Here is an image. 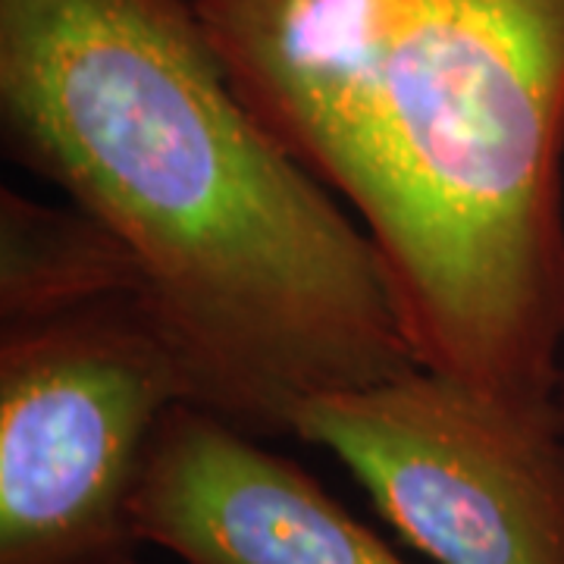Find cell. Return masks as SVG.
Instances as JSON below:
<instances>
[{
	"mask_svg": "<svg viewBox=\"0 0 564 564\" xmlns=\"http://www.w3.org/2000/svg\"><path fill=\"white\" fill-rule=\"evenodd\" d=\"M132 533L182 564H408L302 464L192 402L151 440Z\"/></svg>",
	"mask_w": 564,
	"mask_h": 564,
	"instance_id": "5",
	"label": "cell"
},
{
	"mask_svg": "<svg viewBox=\"0 0 564 564\" xmlns=\"http://www.w3.org/2000/svg\"><path fill=\"white\" fill-rule=\"evenodd\" d=\"M555 417L562 426L564 436V317H562V336H558V370H555Z\"/></svg>",
	"mask_w": 564,
	"mask_h": 564,
	"instance_id": "7",
	"label": "cell"
},
{
	"mask_svg": "<svg viewBox=\"0 0 564 564\" xmlns=\"http://www.w3.org/2000/svg\"><path fill=\"white\" fill-rule=\"evenodd\" d=\"M195 386L139 295L0 326V564L132 555L151 440Z\"/></svg>",
	"mask_w": 564,
	"mask_h": 564,
	"instance_id": "3",
	"label": "cell"
},
{
	"mask_svg": "<svg viewBox=\"0 0 564 564\" xmlns=\"http://www.w3.org/2000/svg\"><path fill=\"white\" fill-rule=\"evenodd\" d=\"M373 242L421 367L555 408L564 0H188Z\"/></svg>",
	"mask_w": 564,
	"mask_h": 564,
	"instance_id": "2",
	"label": "cell"
},
{
	"mask_svg": "<svg viewBox=\"0 0 564 564\" xmlns=\"http://www.w3.org/2000/svg\"><path fill=\"white\" fill-rule=\"evenodd\" d=\"M0 126L126 248L195 404L289 436L304 399L417 367L373 242L251 113L188 0H0Z\"/></svg>",
	"mask_w": 564,
	"mask_h": 564,
	"instance_id": "1",
	"label": "cell"
},
{
	"mask_svg": "<svg viewBox=\"0 0 564 564\" xmlns=\"http://www.w3.org/2000/svg\"><path fill=\"white\" fill-rule=\"evenodd\" d=\"M113 564H139V562H135V558L129 555V558H122V562H113Z\"/></svg>",
	"mask_w": 564,
	"mask_h": 564,
	"instance_id": "8",
	"label": "cell"
},
{
	"mask_svg": "<svg viewBox=\"0 0 564 564\" xmlns=\"http://www.w3.org/2000/svg\"><path fill=\"white\" fill-rule=\"evenodd\" d=\"M120 295L141 299L139 273L101 223L76 204L57 207L13 188L0 192V326Z\"/></svg>",
	"mask_w": 564,
	"mask_h": 564,
	"instance_id": "6",
	"label": "cell"
},
{
	"mask_svg": "<svg viewBox=\"0 0 564 564\" xmlns=\"http://www.w3.org/2000/svg\"><path fill=\"white\" fill-rule=\"evenodd\" d=\"M289 436L329 452L436 564H564V436L430 367L304 399Z\"/></svg>",
	"mask_w": 564,
	"mask_h": 564,
	"instance_id": "4",
	"label": "cell"
}]
</instances>
